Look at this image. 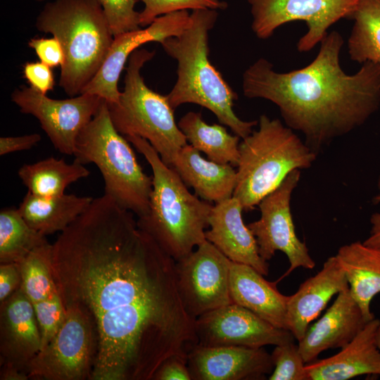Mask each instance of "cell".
Wrapping results in <instances>:
<instances>
[{
    "mask_svg": "<svg viewBox=\"0 0 380 380\" xmlns=\"http://www.w3.org/2000/svg\"><path fill=\"white\" fill-rule=\"evenodd\" d=\"M133 213L103 194L52 244L64 306L91 317L96 333L92 380H152L168 357L198 344L179 293L175 260Z\"/></svg>",
    "mask_w": 380,
    "mask_h": 380,
    "instance_id": "cell-1",
    "label": "cell"
},
{
    "mask_svg": "<svg viewBox=\"0 0 380 380\" xmlns=\"http://www.w3.org/2000/svg\"><path fill=\"white\" fill-rule=\"evenodd\" d=\"M319 51L305 67L277 72L265 58L243 75L245 96L277 105L289 127L303 133L316 153L334 139L364 124L380 106V64L362 63L353 75L341 67L343 39L337 31L327 34Z\"/></svg>",
    "mask_w": 380,
    "mask_h": 380,
    "instance_id": "cell-2",
    "label": "cell"
},
{
    "mask_svg": "<svg viewBox=\"0 0 380 380\" xmlns=\"http://www.w3.org/2000/svg\"><path fill=\"white\" fill-rule=\"evenodd\" d=\"M217 16L216 10L192 11L188 27L179 35L160 43L177 62V79L167 98L173 109L187 103L208 109L242 139L258 121H244L235 114L233 106L237 94L209 60L208 34Z\"/></svg>",
    "mask_w": 380,
    "mask_h": 380,
    "instance_id": "cell-3",
    "label": "cell"
},
{
    "mask_svg": "<svg viewBox=\"0 0 380 380\" xmlns=\"http://www.w3.org/2000/svg\"><path fill=\"white\" fill-rule=\"evenodd\" d=\"M125 137L144 156L153 172L148 211L137 220V224L177 261L206 240L213 205L192 194L148 141L138 136Z\"/></svg>",
    "mask_w": 380,
    "mask_h": 380,
    "instance_id": "cell-4",
    "label": "cell"
},
{
    "mask_svg": "<svg viewBox=\"0 0 380 380\" xmlns=\"http://www.w3.org/2000/svg\"><path fill=\"white\" fill-rule=\"evenodd\" d=\"M37 29L62 45L65 60L59 86L70 97L81 94L103 63L114 37L96 0H55L45 4Z\"/></svg>",
    "mask_w": 380,
    "mask_h": 380,
    "instance_id": "cell-5",
    "label": "cell"
},
{
    "mask_svg": "<svg viewBox=\"0 0 380 380\" xmlns=\"http://www.w3.org/2000/svg\"><path fill=\"white\" fill-rule=\"evenodd\" d=\"M259 128L242 139L233 196L250 211L295 170L307 169L317 153L279 119L260 115Z\"/></svg>",
    "mask_w": 380,
    "mask_h": 380,
    "instance_id": "cell-6",
    "label": "cell"
},
{
    "mask_svg": "<svg viewBox=\"0 0 380 380\" xmlns=\"http://www.w3.org/2000/svg\"><path fill=\"white\" fill-rule=\"evenodd\" d=\"M129 141L115 129L103 99L98 112L79 134L75 160L94 163L104 182V194L137 217L148 211L153 177L144 172Z\"/></svg>",
    "mask_w": 380,
    "mask_h": 380,
    "instance_id": "cell-7",
    "label": "cell"
},
{
    "mask_svg": "<svg viewBox=\"0 0 380 380\" xmlns=\"http://www.w3.org/2000/svg\"><path fill=\"white\" fill-rule=\"evenodd\" d=\"M155 51L135 50L129 56L125 87L118 103H108L113 124L122 135L146 139L161 160L171 167L187 141L176 123L174 110L167 96L151 89L141 75L144 64Z\"/></svg>",
    "mask_w": 380,
    "mask_h": 380,
    "instance_id": "cell-8",
    "label": "cell"
},
{
    "mask_svg": "<svg viewBox=\"0 0 380 380\" xmlns=\"http://www.w3.org/2000/svg\"><path fill=\"white\" fill-rule=\"evenodd\" d=\"M65 308L58 331L29 364L28 379H91L97 348L94 322L82 308L76 305Z\"/></svg>",
    "mask_w": 380,
    "mask_h": 380,
    "instance_id": "cell-9",
    "label": "cell"
},
{
    "mask_svg": "<svg viewBox=\"0 0 380 380\" xmlns=\"http://www.w3.org/2000/svg\"><path fill=\"white\" fill-rule=\"evenodd\" d=\"M253 17L251 28L261 39L270 38L282 25L305 21L307 32L298 40L300 52L311 50L327 36L328 29L350 18L360 0H247Z\"/></svg>",
    "mask_w": 380,
    "mask_h": 380,
    "instance_id": "cell-10",
    "label": "cell"
},
{
    "mask_svg": "<svg viewBox=\"0 0 380 380\" xmlns=\"http://www.w3.org/2000/svg\"><path fill=\"white\" fill-rule=\"evenodd\" d=\"M300 177V170L290 172L278 187L258 203L260 217L248 224L262 259L271 260L277 251L289 259L290 266L277 283L296 268L313 269L316 265L305 243L298 238L291 212V194Z\"/></svg>",
    "mask_w": 380,
    "mask_h": 380,
    "instance_id": "cell-11",
    "label": "cell"
},
{
    "mask_svg": "<svg viewBox=\"0 0 380 380\" xmlns=\"http://www.w3.org/2000/svg\"><path fill=\"white\" fill-rule=\"evenodd\" d=\"M230 262L207 240L175 261L180 298L192 318L233 303L229 291Z\"/></svg>",
    "mask_w": 380,
    "mask_h": 380,
    "instance_id": "cell-12",
    "label": "cell"
},
{
    "mask_svg": "<svg viewBox=\"0 0 380 380\" xmlns=\"http://www.w3.org/2000/svg\"><path fill=\"white\" fill-rule=\"evenodd\" d=\"M11 100L21 113L35 117L55 148L66 155H74L79 134L96 114L103 101L91 94L53 99L25 86L15 89Z\"/></svg>",
    "mask_w": 380,
    "mask_h": 380,
    "instance_id": "cell-13",
    "label": "cell"
},
{
    "mask_svg": "<svg viewBox=\"0 0 380 380\" xmlns=\"http://www.w3.org/2000/svg\"><path fill=\"white\" fill-rule=\"evenodd\" d=\"M195 327L198 344L203 346L262 348L294 342L296 339L289 330L278 328L235 303L199 316Z\"/></svg>",
    "mask_w": 380,
    "mask_h": 380,
    "instance_id": "cell-14",
    "label": "cell"
},
{
    "mask_svg": "<svg viewBox=\"0 0 380 380\" xmlns=\"http://www.w3.org/2000/svg\"><path fill=\"white\" fill-rule=\"evenodd\" d=\"M189 22L188 11H176L157 18L143 30L114 37L103 63L81 94L97 95L108 103H118L121 94L118 86L119 77L131 54L146 43L160 44L167 38L179 35Z\"/></svg>",
    "mask_w": 380,
    "mask_h": 380,
    "instance_id": "cell-15",
    "label": "cell"
},
{
    "mask_svg": "<svg viewBox=\"0 0 380 380\" xmlns=\"http://www.w3.org/2000/svg\"><path fill=\"white\" fill-rule=\"evenodd\" d=\"M191 380H262L274 369L262 348L197 344L188 354Z\"/></svg>",
    "mask_w": 380,
    "mask_h": 380,
    "instance_id": "cell-16",
    "label": "cell"
},
{
    "mask_svg": "<svg viewBox=\"0 0 380 380\" xmlns=\"http://www.w3.org/2000/svg\"><path fill=\"white\" fill-rule=\"evenodd\" d=\"M41 347L33 304L20 286L1 302V365L11 366L27 374L29 364Z\"/></svg>",
    "mask_w": 380,
    "mask_h": 380,
    "instance_id": "cell-17",
    "label": "cell"
},
{
    "mask_svg": "<svg viewBox=\"0 0 380 380\" xmlns=\"http://www.w3.org/2000/svg\"><path fill=\"white\" fill-rule=\"evenodd\" d=\"M349 289L340 292L332 305L298 341L305 364L317 360L323 351L342 348L349 343L367 323Z\"/></svg>",
    "mask_w": 380,
    "mask_h": 380,
    "instance_id": "cell-18",
    "label": "cell"
},
{
    "mask_svg": "<svg viewBox=\"0 0 380 380\" xmlns=\"http://www.w3.org/2000/svg\"><path fill=\"white\" fill-rule=\"evenodd\" d=\"M243 211L240 201L233 196L215 203L205 239L231 261L251 266L267 276L269 264L259 254L256 239L243 221Z\"/></svg>",
    "mask_w": 380,
    "mask_h": 380,
    "instance_id": "cell-19",
    "label": "cell"
},
{
    "mask_svg": "<svg viewBox=\"0 0 380 380\" xmlns=\"http://www.w3.org/2000/svg\"><path fill=\"white\" fill-rule=\"evenodd\" d=\"M349 289L343 269L334 255L324 262L315 275L308 278L297 291L289 296L286 305V327L298 341L310 324L325 308L336 294Z\"/></svg>",
    "mask_w": 380,
    "mask_h": 380,
    "instance_id": "cell-20",
    "label": "cell"
},
{
    "mask_svg": "<svg viewBox=\"0 0 380 380\" xmlns=\"http://www.w3.org/2000/svg\"><path fill=\"white\" fill-rule=\"evenodd\" d=\"M380 320L368 322L357 336L333 356L305 364L309 380H348L380 376V352L375 336Z\"/></svg>",
    "mask_w": 380,
    "mask_h": 380,
    "instance_id": "cell-21",
    "label": "cell"
},
{
    "mask_svg": "<svg viewBox=\"0 0 380 380\" xmlns=\"http://www.w3.org/2000/svg\"><path fill=\"white\" fill-rule=\"evenodd\" d=\"M277 284L267 281L251 266L230 262L229 291L233 303L251 310L278 328L287 329L289 296L277 290Z\"/></svg>",
    "mask_w": 380,
    "mask_h": 380,
    "instance_id": "cell-22",
    "label": "cell"
},
{
    "mask_svg": "<svg viewBox=\"0 0 380 380\" xmlns=\"http://www.w3.org/2000/svg\"><path fill=\"white\" fill-rule=\"evenodd\" d=\"M171 167L203 201L216 203L233 196L236 184L233 166L205 159L190 144L180 149Z\"/></svg>",
    "mask_w": 380,
    "mask_h": 380,
    "instance_id": "cell-23",
    "label": "cell"
},
{
    "mask_svg": "<svg viewBox=\"0 0 380 380\" xmlns=\"http://www.w3.org/2000/svg\"><path fill=\"white\" fill-rule=\"evenodd\" d=\"M346 277L350 292L369 322L374 317L371 303L380 293V249L355 241L339 248L334 255Z\"/></svg>",
    "mask_w": 380,
    "mask_h": 380,
    "instance_id": "cell-24",
    "label": "cell"
},
{
    "mask_svg": "<svg viewBox=\"0 0 380 380\" xmlns=\"http://www.w3.org/2000/svg\"><path fill=\"white\" fill-rule=\"evenodd\" d=\"M93 199L66 194L43 197L27 192L18 208L31 227L46 236L63 232L85 211Z\"/></svg>",
    "mask_w": 380,
    "mask_h": 380,
    "instance_id": "cell-25",
    "label": "cell"
},
{
    "mask_svg": "<svg viewBox=\"0 0 380 380\" xmlns=\"http://www.w3.org/2000/svg\"><path fill=\"white\" fill-rule=\"evenodd\" d=\"M187 142L208 158L221 164L237 166L241 138L228 133L227 129L217 124L208 125L200 112H188L178 122Z\"/></svg>",
    "mask_w": 380,
    "mask_h": 380,
    "instance_id": "cell-26",
    "label": "cell"
},
{
    "mask_svg": "<svg viewBox=\"0 0 380 380\" xmlns=\"http://www.w3.org/2000/svg\"><path fill=\"white\" fill-rule=\"evenodd\" d=\"M89 174L84 165L76 160L67 163L63 159L53 157L24 164L18 172L27 192L43 197L63 195L69 185L88 177Z\"/></svg>",
    "mask_w": 380,
    "mask_h": 380,
    "instance_id": "cell-27",
    "label": "cell"
},
{
    "mask_svg": "<svg viewBox=\"0 0 380 380\" xmlns=\"http://www.w3.org/2000/svg\"><path fill=\"white\" fill-rule=\"evenodd\" d=\"M349 18L354 20L348 40L350 59L380 64V0H360Z\"/></svg>",
    "mask_w": 380,
    "mask_h": 380,
    "instance_id": "cell-28",
    "label": "cell"
},
{
    "mask_svg": "<svg viewBox=\"0 0 380 380\" xmlns=\"http://www.w3.org/2000/svg\"><path fill=\"white\" fill-rule=\"evenodd\" d=\"M47 243L46 236L31 227L18 208L1 210V263H19L33 250Z\"/></svg>",
    "mask_w": 380,
    "mask_h": 380,
    "instance_id": "cell-29",
    "label": "cell"
},
{
    "mask_svg": "<svg viewBox=\"0 0 380 380\" xmlns=\"http://www.w3.org/2000/svg\"><path fill=\"white\" fill-rule=\"evenodd\" d=\"M18 264L20 287L32 304L57 291L52 270V244L47 243L37 248Z\"/></svg>",
    "mask_w": 380,
    "mask_h": 380,
    "instance_id": "cell-30",
    "label": "cell"
},
{
    "mask_svg": "<svg viewBox=\"0 0 380 380\" xmlns=\"http://www.w3.org/2000/svg\"><path fill=\"white\" fill-rule=\"evenodd\" d=\"M144 4L139 12L141 27H147L157 18L170 13L198 9L223 10L228 4L221 0H141Z\"/></svg>",
    "mask_w": 380,
    "mask_h": 380,
    "instance_id": "cell-31",
    "label": "cell"
},
{
    "mask_svg": "<svg viewBox=\"0 0 380 380\" xmlns=\"http://www.w3.org/2000/svg\"><path fill=\"white\" fill-rule=\"evenodd\" d=\"M271 357L274 369L270 380H309L298 344L289 342L275 346Z\"/></svg>",
    "mask_w": 380,
    "mask_h": 380,
    "instance_id": "cell-32",
    "label": "cell"
},
{
    "mask_svg": "<svg viewBox=\"0 0 380 380\" xmlns=\"http://www.w3.org/2000/svg\"><path fill=\"white\" fill-rule=\"evenodd\" d=\"M96 1L103 11L113 37L141 29L139 12L134 9L137 0Z\"/></svg>",
    "mask_w": 380,
    "mask_h": 380,
    "instance_id": "cell-33",
    "label": "cell"
},
{
    "mask_svg": "<svg viewBox=\"0 0 380 380\" xmlns=\"http://www.w3.org/2000/svg\"><path fill=\"white\" fill-rule=\"evenodd\" d=\"M33 306L41 334L42 349L61 327L65 317V308L58 290L46 299L33 303Z\"/></svg>",
    "mask_w": 380,
    "mask_h": 380,
    "instance_id": "cell-34",
    "label": "cell"
},
{
    "mask_svg": "<svg viewBox=\"0 0 380 380\" xmlns=\"http://www.w3.org/2000/svg\"><path fill=\"white\" fill-rule=\"evenodd\" d=\"M28 46L34 51L39 61L52 68L61 67L64 63L65 54L62 45L55 37H33L28 42Z\"/></svg>",
    "mask_w": 380,
    "mask_h": 380,
    "instance_id": "cell-35",
    "label": "cell"
},
{
    "mask_svg": "<svg viewBox=\"0 0 380 380\" xmlns=\"http://www.w3.org/2000/svg\"><path fill=\"white\" fill-rule=\"evenodd\" d=\"M23 73L30 87L43 94H46L54 88L55 79L52 68L41 61L25 63Z\"/></svg>",
    "mask_w": 380,
    "mask_h": 380,
    "instance_id": "cell-36",
    "label": "cell"
},
{
    "mask_svg": "<svg viewBox=\"0 0 380 380\" xmlns=\"http://www.w3.org/2000/svg\"><path fill=\"white\" fill-rule=\"evenodd\" d=\"M153 380H191L187 357L179 355L168 357L158 367Z\"/></svg>",
    "mask_w": 380,
    "mask_h": 380,
    "instance_id": "cell-37",
    "label": "cell"
},
{
    "mask_svg": "<svg viewBox=\"0 0 380 380\" xmlns=\"http://www.w3.org/2000/svg\"><path fill=\"white\" fill-rule=\"evenodd\" d=\"M21 285V275L18 263H1L0 302L4 301Z\"/></svg>",
    "mask_w": 380,
    "mask_h": 380,
    "instance_id": "cell-38",
    "label": "cell"
},
{
    "mask_svg": "<svg viewBox=\"0 0 380 380\" xmlns=\"http://www.w3.org/2000/svg\"><path fill=\"white\" fill-rule=\"evenodd\" d=\"M41 141V136L34 133L18 137L0 138V155L29 150Z\"/></svg>",
    "mask_w": 380,
    "mask_h": 380,
    "instance_id": "cell-39",
    "label": "cell"
},
{
    "mask_svg": "<svg viewBox=\"0 0 380 380\" xmlns=\"http://www.w3.org/2000/svg\"><path fill=\"white\" fill-rule=\"evenodd\" d=\"M369 236L363 241L369 246L380 249V213H373L370 217Z\"/></svg>",
    "mask_w": 380,
    "mask_h": 380,
    "instance_id": "cell-40",
    "label": "cell"
},
{
    "mask_svg": "<svg viewBox=\"0 0 380 380\" xmlns=\"http://www.w3.org/2000/svg\"><path fill=\"white\" fill-rule=\"evenodd\" d=\"M0 379L1 380H25L28 379L27 374L19 369L8 365H1Z\"/></svg>",
    "mask_w": 380,
    "mask_h": 380,
    "instance_id": "cell-41",
    "label": "cell"
},
{
    "mask_svg": "<svg viewBox=\"0 0 380 380\" xmlns=\"http://www.w3.org/2000/svg\"><path fill=\"white\" fill-rule=\"evenodd\" d=\"M375 340H376V344L377 346V348L380 352V325L376 329Z\"/></svg>",
    "mask_w": 380,
    "mask_h": 380,
    "instance_id": "cell-42",
    "label": "cell"
},
{
    "mask_svg": "<svg viewBox=\"0 0 380 380\" xmlns=\"http://www.w3.org/2000/svg\"><path fill=\"white\" fill-rule=\"evenodd\" d=\"M378 188H379V194L376 196L374 197V202L375 203H380V176H379V179H378Z\"/></svg>",
    "mask_w": 380,
    "mask_h": 380,
    "instance_id": "cell-43",
    "label": "cell"
},
{
    "mask_svg": "<svg viewBox=\"0 0 380 380\" xmlns=\"http://www.w3.org/2000/svg\"><path fill=\"white\" fill-rule=\"evenodd\" d=\"M34 1H46V0H34Z\"/></svg>",
    "mask_w": 380,
    "mask_h": 380,
    "instance_id": "cell-44",
    "label": "cell"
}]
</instances>
